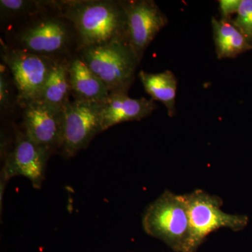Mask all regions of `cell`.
Wrapping results in <instances>:
<instances>
[{
    "instance_id": "cell-1",
    "label": "cell",
    "mask_w": 252,
    "mask_h": 252,
    "mask_svg": "<svg viewBox=\"0 0 252 252\" xmlns=\"http://www.w3.org/2000/svg\"><path fill=\"white\" fill-rule=\"evenodd\" d=\"M2 33L1 40L9 47L52 61H69L79 51L77 32L59 0L44 1L39 11Z\"/></svg>"
},
{
    "instance_id": "cell-2",
    "label": "cell",
    "mask_w": 252,
    "mask_h": 252,
    "mask_svg": "<svg viewBox=\"0 0 252 252\" xmlns=\"http://www.w3.org/2000/svg\"><path fill=\"white\" fill-rule=\"evenodd\" d=\"M59 2L64 14L74 23L79 50L127 41L126 14L122 1L59 0Z\"/></svg>"
},
{
    "instance_id": "cell-3",
    "label": "cell",
    "mask_w": 252,
    "mask_h": 252,
    "mask_svg": "<svg viewBox=\"0 0 252 252\" xmlns=\"http://www.w3.org/2000/svg\"><path fill=\"white\" fill-rule=\"evenodd\" d=\"M77 55L111 93L127 92L140 63L127 41L84 48Z\"/></svg>"
},
{
    "instance_id": "cell-4",
    "label": "cell",
    "mask_w": 252,
    "mask_h": 252,
    "mask_svg": "<svg viewBox=\"0 0 252 252\" xmlns=\"http://www.w3.org/2000/svg\"><path fill=\"white\" fill-rule=\"evenodd\" d=\"M143 225L149 234L177 251L189 252L190 220L185 195L169 191L162 194L144 214Z\"/></svg>"
},
{
    "instance_id": "cell-5",
    "label": "cell",
    "mask_w": 252,
    "mask_h": 252,
    "mask_svg": "<svg viewBox=\"0 0 252 252\" xmlns=\"http://www.w3.org/2000/svg\"><path fill=\"white\" fill-rule=\"evenodd\" d=\"M0 56L17 89L19 108L28 102L41 99L55 61L12 49L2 40Z\"/></svg>"
},
{
    "instance_id": "cell-6",
    "label": "cell",
    "mask_w": 252,
    "mask_h": 252,
    "mask_svg": "<svg viewBox=\"0 0 252 252\" xmlns=\"http://www.w3.org/2000/svg\"><path fill=\"white\" fill-rule=\"evenodd\" d=\"M185 195L190 220L189 252H193L207 235L219 228L240 230L248 225V217L222 211V201L218 197L200 190Z\"/></svg>"
},
{
    "instance_id": "cell-7",
    "label": "cell",
    "mask_w": 252,
    "mask_h": 252,
    "mask_svg": "<svg viewBox=\"0 0 252 252\" xmlns=\"http://www.w3.org/2000/svg\"><path fill=\"white\" fill-rule=\"evenodd\" d=\"M101 102L74 99L63 109L62 141L60 151L70 158L86 149L102 132Z\"/></svg>"
},
{
    "instance_id": "cell-8",
    "label": "cell",
    "mask_w": 252,
    "mask_h": 252,
    "mask_svg": "<svg viewBox=\"0 0 252 252\" xmlns=\"http://www.w3.org/2000/svg\"><path fill=\"white\" fill-rule=\"evenodd\" d=\"M121 1L126 14L127 41L140 63L145 50L167 26L168 18L152 0Z\"/></svg>"
},
{
    "instance_id": "cell-9",
    "label": "cell",
    "mask_w": 252,
    "mask_h": 252,
    "mask_svg": "<svg viewBox=\"0 0 252 252\" xmlns=\"http://www.w3.org/2000/svg\"><path fill=\"white\" fill-rule=\"evenodd\" d=\"M23 131L34 143L54 154L60 151L62 141L63 109L41 99L21 106Z\"/></svg>"
},
{
    "instance_id": "cell-10",
    "label": "cell",
    "mask_w": 252,
    "mask_h": 252,
    "mask_svg": "<svg viewBox=\"0 0 252 252\" xmlns=\"http://www.w3.org/2000/svg\"><path fill=\"white\" fill-rule=\"evenodd\" d=\"M49 156L46 150L32 141L24 131H18L14 148L5 162L4 178L8 180L14 176H23L29 179L35 188H39Z\"/></svg>"
},
{
    "instance_id": "cell-11",
    "label": "cell",
    "mask_w": 252,
    "mask_h": 252,
    "mask_svg": "<svg viewBox=\"0 0 252 252\" xmlns=\"http://www.w3.org/2000/svg\"><path fill=\"white\" fill-rule=\"evenodd\" d=\"M156 109L154 99L131 98L127 92L122 91L111 93L108 97L101 102L102 132L121 123L142 120Z\"/></svg>"
},
{
    "instance_id": "cell-12",
    "label": "cell",
    "mask_w": 252,
    "mask_h": 252,
    "mask_svg": "<svg viewBox=\"0 0 252 252\" xmlns=\"http://www.w3.org/2000/svg\"><path fill=\"white\" fill-rule=\"evenodd\" d=\"M69 82L74 99L102 102L111 92L78 55L69 60Z\"/></svg>"
},
{
    "instance_id": "cell-13",
    "label": "cell",
    "mask_w": 252,
    "mask_h": 252,
    "mask_svg": "<svg viewBox=\"0 0 252 252\" xmlns=\"http://www.w3.org/2000/svg\"><path fill=\"white\" fill-rule=\"evenodd\" d=\"M212 30L218 59H234L252 49V45L229 20L212 17Z\"/></svg>"
},
{
    "instance_id": "cell-14",
    "label": "cell",
    "mask_w": 252,
    "mask_h": 252,
    "mask_svg": "<svg viewBox=\"0 0 252 252\" xmlns=\"http://www.w3.org/2000/svg\"><path fill=\"white\" fill-rule=\"evenodd\" d=\"M144 90L154 101H159L166 107L170 116H173L176 108L177 82L174 73L165 70L159 73H148L140 71L138 74Z\"/></svg>"
},
{
    "instance_id": "cell-15",
    "label": "cell",
    "mask_w": 252,
    "mask_h": 252,
    "mask_svg": "<svg viewBox=\"0 0 252 252\" xmlns=\"http://www.w3.org/2000/svg\"><path fill=\"white\" fill-rule=\"evenodd\" d=\"M69 61H55L46 80L41 99L50 105L63 109L71 100Z\"/></svg>"
},
{
    "instance_id": "cell-16",
    "label": "cell",
    "mask_w": 252,
    "mask_h": 252,
    "mask_svg": "<svg viewBox=\"0 0 252 252\" xmlns=\"http://www.w3.org/2000/svg\"><path fill=\"white\" fill-rule=\"evenodd\" d=\"M45 1L1 0L0 28L1 32L29 18L42 7Z\"/></svg>"
},
{
    "instance_id": "cell-17",
    "label": "cell",
    "mask_w": 252,
    "mask_h": 252,
    "mask_svg": "<svg viewBox=\"0 0 252 252\" xmlns=\"http://www.w3.org/2000/svg\"><path fill=\"white\" fill-rule=\"evenodd\" d=\"M19 108L18 91L9 69L1 63L0 70V109L1 114H9Z\"/></svg>"
},
{
    "instance_id": "cell-18",
    "label": "cell",
    "mask_w": 252,
    "mask_h": 252,
    "mask_svg": "<svg viewBox=\"0 0 252 252\" xmlns=\"http://www.w3.org/2000/svg\"><path fill=\"white\" fill-rule=\"evenodd\" d=\"M231 22L249 41L252 39V0H241L236 18Z\"/></svg>"
},
{
    "instance_id": "cell-19",
    "label": "cell",
    "mask_w": 252,
    "mask_h": 252,
    "mask_svg": "<svg viewBox=\"0 0 252 252\" xmlns=\"http://www.w3.org/2000/svg\"><path fill=\"white\" fill-rule=\"evenodd\" d=\"M241 0H220V11L221 18L220 19L229 21L230 16L237 14L240 7Z\"/></svg>"
}]
</instances>
